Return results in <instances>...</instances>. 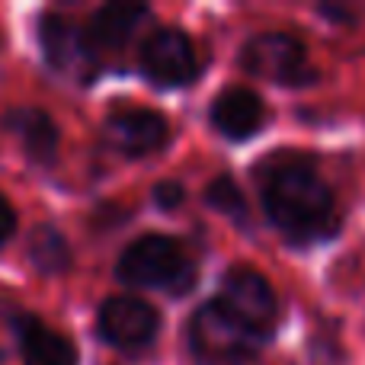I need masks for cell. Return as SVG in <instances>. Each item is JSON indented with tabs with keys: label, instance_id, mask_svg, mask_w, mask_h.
Returning <instances> with one entry per match:
<instances>
[{
	"label": "cell",
	"instance_id": "13",
	"mask_svg": "<svg viewBox=\"0 0 365 365\" xmlns=\"http://www.w3.org/2000/svg\"><path fill=\"white\" fill-rule=\"evenodd\" d=\"M38 38H42V48H45V58H48L55 68L68 71V68H77L87 55V38L61 16H42V26H38Z\"/></svg>",
	"mask_w": 365,
	"mask_h": 365
},
{
	"label": "cell",
	"instance_id": "5",
	"mask_svg": "<svg viewBox=\"0 0 365 365\" xmlns=\"http://www.w3.org/2000/svg\"><path fill=\"white\" fill-rule=\"evenodd\" d=\"M240 61L250 74L272 83H285V87H298V83L311 81V68L302 42L285 36V32H263V36L250 38Z\"/></svg>",
	"mask_w": 365,
	"mask_h": 365
},
{
	"label": "cell",
	"instance_id": "8",
	"mask_svg": "<svg viewBox=\"0 0 365 365\" xmlns=\"http://www.w3.org/2000/svg\"><path fill=\"white\" fill-rule=\"evenodd\" d=\"M106 138L122 154H151L164 148L167 141V119L151 109H122V113L109 115L106 122Z\"/></svg>",
	"mask_w": 365,
	"mask_h": 365
},
{
	"label": "cell",
	"instance_id": "10",
	"mask_svg": "<svg viewBox=\"0 0 365 365\" xmlns=\"http://www.w3.org/2000/svg\"><path fill=\"white\" fill-rule=\"evenodd\" d=\"M16 336L26 365H77V349L68 336L48 330L36 317H16Z\"/></svg>",
	"mask_w": 365,
	"mask_h": 365
},
{
	"label": "cell",
	"instance_id": "11",
	"mask_svg": "<svg viewBox=\"0 0 365 365\" xmlns=\"http://www.w3.org/2000/svg\"><path fill=\"white\" fill-rule=\"evenodd\" d=\"M4 128L16 135L26 158L36 164H51L58 158V128L42 109H10Z\"/></svg>",
	"mask_w": 365,
	"mask_h": 365
},
{
	"label": "cell",
	"instance_id": "7",
	"mask_svg": "<svg viewBox=\"0 0 365 365\" xmlns=\"http://www.w3.org/2000/svg\"><path fill=\"white\" fill-rule=\"evenodd\" d=\"M141 68H145L148 81L160 83V87H180V83L192 81L199 64H195V51L186 32L158 29L141 51Z\"/></svg>",
	"mask_w": 365,
	"mask_h": 365
},
{
	"label": "cell",
	"instance_id": "1",
	"mask_svg": "<svg viewBox=\"0 0 365 365\" xmlns=\"http://www.w3.org/2000/svg\"><path fill=\"white\" fill-rule=\"evenodd\" d=\"M269 221L295 244L327 237L336 227V208L327 182L298 151H272L257 167Z\"/></svg>",
	"mask_w": 365,
	"mask_h": 365
},
{
	"label": "cell",
	"instance_id": "9",
	"mask_svg": "<svg viewBox=\"0 0 365 365\" xmlns=\"http://www.w3.org/2000/svg\"><path fill=\"white\" fill-rule=\"evenodd\" d=\"M266 119V106L253 90L231 87L212 103V125L218 128L225 138H250Z\"/></svg>",
	"mask_w": 365,
	"mask_h": 365
},
{
	"label": "cell",
	"instance_id": "17",
	"mask_svg": "<svg viewBox=\"0 0 365 365\" xmlns=\"http://www.w3.org/2000/svg\"><path fill=\"white\" fill-rule=\"evenodd\" d=\"M13 231H16V212H13V205L0 195V247L13 237Z\"/></svg>",
	"mask_w": 365,
	"mask_h": 365
},
{
	"label": "cell",
	"instance_id": "12",
	"mask_svg": "<svg viewBox=\"0 0 365 365\" xmlns=\"http://www.w3.org/2000/svg\"><path fill=\"white\" fill-rule=\"evenodd\" d=\"M148 16V6H132V4H109L103 10L93 13L87 29V45L90 48H119L132 38V32L138 29V23Z\"/></svg>",
	"mask_w": 365,
	"mask_h": 365
},
{
	"label": "cell",
	"instance_id": "6",
	"mask_svg": "<svg viewBox=\"0 0 365 365\" xmlns=\"http://www.w3.org/2000/svg\"><path fill=\"white\" fill-rule=\"evenodd\" d=\"M96 327L106 343L119 349H138L154 340L160 327V317L151 304L138 298H109L96 314Z\"/></svg>",
	"mask_w": 365,
	"mask_h": 365
},
{
	"label": "cell",
	"instance_id": "2",
	"mask_svg": "<svg viewBox=\"0 0 365 365\" xmlns=\"http://www.w3.org/2000/svg\"><path fill=\"white\" fill-rule=\"evenodd\" d=\"M119 279L128 285H138V289L186 292V289H192L195 266L173 237L148 234V237H138L122 253Z\"/></svg>",
	"mask_w": 365,
	"mask_h": 365
},
{
	"label": "cell",
	"instance_id": "16",
	"mask_svg": "<svg viewBox=\"0 0 365 365\" xmlns=\"http://www.w3.org/2000/svg\"><path fill=\"white\" fill-rule=\"evenodd\" d=\"M182 199H186V189H182V182H177V180H164L154 186V202H158L164 212H173L177 205H182Z\"/></svg>",
	"mask_w": 365,
	"mask_h": 365
},
{
	"label": "cell",
	"instance_id": "15",
	"mask_svg": "<svg viewBox=\"0 0 365 365\" xmlns=\"http://www.w3.org/2000/svg\"><path fill=\"white\" fill-rule=\"evenodd\" d=\"M205 202L215 208V212L227 215V218H237V221H247V202H244V192L234 186V180L227 177H218L212 186L205 189Z\"/></svg>",
	"mask_w": 365,
	"mask_h": 365
},
{
	"label": "cell",
	"instance_id": "3",
	"mask_svg": "<svg viewBox=\"0 0 365 365\" xmlns=\"http://www.w3.org/2000/svg\"><path fill=\"white\" fill-rule=\"evenodd\" d=\"M263 340L266 336H259L257 330L240 324L237 317H234L227 308H221L218 302L202 304V308L192 314V324H189L192 353L208 365L250 362Z\"/></svg>",
	"mask_w": 365,
	"mask_h": 365
},
{
	"label": "cell",
	"instance_id": "4",
	"mask_svg": "<svg viewBox=\"0 0 365 365\" xmlns=\"http://www.w3.org/2000/svg\"><path fill=\"white\" fill-rule=\"evenodd\" d=\"M218 304L231 311L240 324L257 330L259 336H269V330L276 327V317H279L276 292H272V285L253 269L237 266V269L227 272L225 282H221Z\"/></svg>",
	"mask_w": 365,
	"mask_h": 365
},
{
	"label": "cell",
	"instance_id": "14",
	"mask_svg": "<svg viewBox=\"0 0 365 365\" xmlns=\"http://www.w3.org/2000/svg\"><path fill=\"white\" fill-rule=\"evenodd\" d=\"M29 259L42 272L55 276V272H64L71 266V247H68V240L61 237V231L42 225V227H36L29 237Z\"/></svg>",
	"mask_w": 365,
	"mask_h": 365
}]
</instances>
